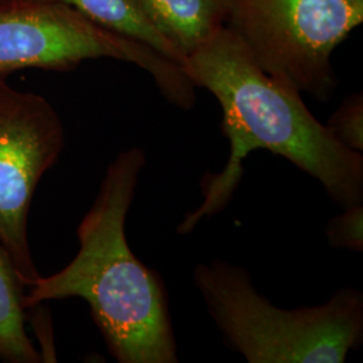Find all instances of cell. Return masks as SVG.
Masks as SVG:
<instances>
[{
	"instance_id": "5b68a950",
	"label": "cell",
	"mask_w": 363,
	"mask_h": 363,
	"mask_svg": "<svg viewBox=\"0 0 363 363\" xmlns=\"http://www.w3.org/2000/svg\"><path fill=\"white\" fill-rule=\"evenodd\" d=\"M363 22V0H234L228 27L259 67L327 101L337 89L333 52Z\"/></svg>"
},
{
	"instance_id": "52a82bcc",
	"label": "cell",
	"mask_w": 363,
	"mask_h": 363,
	"mask_svg": "<svg viewBox=\"0 0 363 363\" xmlns=\"http://www.w3.org/2000/svg\"><path fill=\"white\" fill-rule=\"evenodd\" d=\"M157 31L184 62L203 42L228 26L234 0H139Z\"/></svg>"
},
{
	"instance_id": "7a4b0ae2",
	"label": "cell",
	"mask_w": 363,
	"mask_h": 363,
	"mask_svg": "<svg viewBox=\"0 0 363 363\" xmlns=\"http://www.w3.org/2000/svg\"><path fill=\"white\" fill-rule=\"evenodd\" d=\"M145 166L130 148L108 166L99 194L77 228L79 250L64 269L39 276L25 308L49 300L84 298L112 355L121 363L178 362L169 296L160 276L130 250L125 220Z\"/></svg>"
},
{
	"instance_id": "9c48e42d",
	"label": "cell",
	"mask_w": 363,
	"mask_h": 363,
	"mask_svg": "<svg viewBox=\"0 0 363 363\" xmlns=\"http://www.w3.org/2000/svg\"><path fill=\"white\" fill-rule=\"evenodd\" d=\"M23 288L13 259L0 245V359L10 363L45 361L25 327Z\"/></svg>"
},
{
	"instance_id": "3957f363",
	"label": "cell",
	"mask_w": 363,
	"mask_h": 363,
	"mask_svg": "<svg viewBox=\"0 0 363 363\" xmlns=\"http://www.w3.org/2000/svg\"><path fill=\"white\" fill-rule=\"evenodd\" d=\"M195 286L226 346L250 363H342L363 340L362 292L345 288L325 304L283 310L249 273L222 259L196 265Z\"/></svg>"
},
{
	"instance_id": "ba28073f",
	"label": "cell",
	"mask_w": 363,
	"mask_h": 363,
	"mask_svg": "<svg viewBox=\"0 0 363 363\" xmlns=\"http://www.w3.org/2000/svg\"><path fill=\"white\" fill-rule=\"evenodd\" d=\"M61 3L74 9L99 26L139 40L183 67L184 60L144 13L139 0H38Z\"/></svg>"
},
{
	"instance_id": "8fae6325",
	"label": "cell",
	"mask_w": 363,
	"mask_h": 363,
	"mask_svg": "<svg viewBox=\"0 0 363 363\" xmlns=\"http://www.w3.org/2000/svg\"><path fill=\"white\" fill-rule=\"evenodd\" d=\"M363 206L355 205L330 220L327 226L328 242L334 247L362 252Z\"/></svg>"
},
{
	"instance_id": "8992f818",
	"label": "cell",
	"mask_w": 363,
	"mask_h": 363,
	"mask_svg": "<svg viewBox=\"0 0 363 363\" xmlns=\"http://www.w3.org/2000/svg\"><path fill=\"white\" fill-rule=\"evenodd\" d=\"M64 147L65 128L50 101L0 78V245L25 288L40 276L28 244V213Z\"/></svg>"
},
{
	"instance_id": "7c38bea8",
	"label": "cell",
	"mask_w": 363,
	"mask_h": 363,
	"mask_svg": "<svg viewBox=\"0 0 363 363\" xmlns=\"http://www.w3.org/2000/svg\"><path fill=\"white\" fill-rule=\"evenodd\" d=\"M13 1H18V0H0V4H7V3H13Z\"/></svg>"
},
{
	"instance_id": "30bf717a",
	"label": "cell",
	"mask_w": 363,
	"mask_h": 363,
	"mask_svg": "<svg viewBox=\"0 0 363 363\" xmlns=\"http://www.w3.org/2000/svg\"><path fill=\"white\" fill-rule=\"evenodd\" d=\"M340 143L351 151H363V96L354 93L346 97L325 124Z\"/></svg>"
},
{
	"instance_id": "277c9868",
	"label": "cell",
	"mask_w": 363,
	"mask_h": 363,
	"mask_svg": "<svg viewBox=\"0 0 363 363\" xmlns=\"http://www.w3.org/2000/svg\"><path fill=\"white\" fill-rule=\"evenodd\" d=\"M99 58L143 69L171 104L193 108V81L179 64L151 46L99 26L61 3L18 0L0 4V78L25 69L67 72Z\"/></svg>"
},
{
	"instance_id": "6da1fadb",
	"label": "cell",
	"mask_w": 363,
	"mask_h": 363,
	"mask_svg": "<svg viewBox=\"0 0 363 363\" xmlns=\"http://www.w3.org/2000/svg\"><path fill=\"white\" fill-rule=\"evenodd\" d=\"M183 70L220 105L230 157L220 177L203 187V203L184 218L179 232L189 233L201 218L225 208L241 178L242 160L259 148L311 175L343 208L362 203V155L312 115L300 91L264 72L230 27H222L191 52Z\"/></svg>"
}]
</instances>
